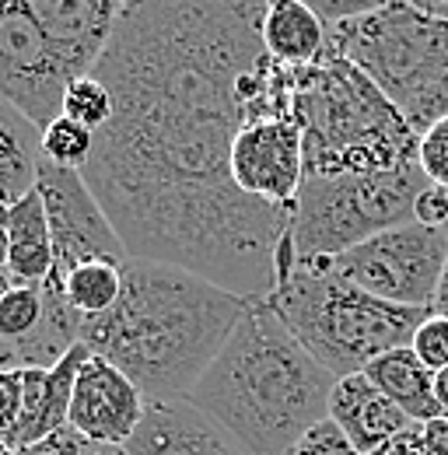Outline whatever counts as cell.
Masks as SVG:
<instances>
[{"label": "cell", "instance_id": "cell-25", "mask_svg": "<svg viewBox=\"0 0 448 455\" xmlns=\"http://www.w3.org/2000/svg\"><path fill=\"white\" fill-rule=\"evenodd\" d=\"M417 169L431 186L448 189V116L438 119L417 144Z\"/></svg>", "mask_w": 448, "mask_h": 455}, {"label": "cell", "instance_id": "cell-34", "mask_svg": "<svg viewBox=\"0 0 448 455\" xmlns=\"http://www.w3.org/2000/svg\"><path fill=\"white\" fill-rule=\"evenodd\" d=\"M11 368H21V354L14 343L0 340V371H11Z\"/></svg>", "mask_w": 448, "mask_h": 455}, {"label": "cell", "instance_id": "cell-23", "mask_svg": "<svg viewBox=\"0 0 448 455\" xmlns=\"http://www.w3.org/2000/svg\"><path fill=\"white\" fill-rule=\"evenodd\" d=\"M60 116H70V119H77L81 126L102 133L112 123V116H116L112 92L99 77H92V74H88V77H77V81L67 88V95H63V113Z\"/></svg>", "mask_w": 448, "mask_h": 455}, {"label": "cell", "instance_id": "cell-33", "mask_svg": "<svg viewBox=\"0 0 448 455\" xmlns=\"http://www.w3.org/2000/svg\"><path fill=\"white\" fill-rule=\"evenodd\" d=\"M431 312L442 315V319H448V259H445V270H442V284H438V294H435Z\"/></svg>", "mask_w": 448, "mask_h": 455}, {"label": "cell", "instance_id": "cell-10", "mask_svg": "<svg viewBox=\"0 0 448 455\" xmlns=\"http://www.w3.org/2000/svg\"><path fill=\"white\" fill-rule=\"evenodd\" d=\"M39 193L46 204V218L53 231V277L60 281L67 270H74L84 259H112L126 263L130 252L123 238L116 235L112 221L106 218L102 204L88 189L84 175L74 169H60L53 162H39Z\"/></svg>", "mask_w": 448, "mask_h": 455}, {"label": "cell", "instance_id": "cell-7", "mask_svg": "<svg viewBox=\"0 0 448 455\" xmlns=\"http://www.w3.org/2000/svg\"><path fill=\"white\" fill-rule=\"evenodd\" d=\"M428 186L417 165L368 175H305L291 211L298 263H330L347 249L413 221V200Z\"/></svg>", "mask_w": 448, "mask_h": 455}, {"label": "cell", "instance_id": "cell-24", "mask_svg": "<svg viewBox=\"0 0 448 455\" xmlns=\"http://www.w3.org/2000/svg\"><path fill=\"white\" fill-rule=\"evenodd\" d=\"M39 323H43V291L39 287H14L0 305V340H28Z\"/></svg>", "mask_w": 448, "mask_h": 455}, {"label": "cell", "instance_id": "cell-38", "mask_svg": "<svg viewBox=\"0 0 448 455\" xmlns=\"http://www.w3.org/2000/svg\"><path fill=\"white\" fill-rule=\"evenodd\" d=\"M0 455H18V452H11V449H7L4 442H0Z\"/></svg>", "mask_w": 448, "mask_h": 455}, {"label": "cell", "instance_id": "cell-4", "mask_svg": "<svg viewBox=\"0 0 448 455\" xmlns=\"http://www.w3.org/2000/svg\"><path fill=\"white\" fill-rule=\"evenodd\" d=\"M294 119L305 140V175H368L417 165L420 137L350 60L323 57L298 67Z\"/></svg>", "mask_w": 448, "mask_h": 455}, {"label": "cell", "instance_id": "cell-29", "mask_svg": "<svg viewBox=\"0 0 448 455\" xmlns=\"http://www.w3.org/2000/svg\"><path fill=\"white\" fill-rule=\"evenodd\" d=\"M21 410H25V368L0 371V442L4 445L14 438Z\"/></svg>", "mask_w": 448, "mask_h": 455}, {"label": "cell", "instance_id": "cell-37", "mask_svg": "<svg viewBox=\"0 0 448 455\" xmlns=\"http://www.w3.org/2000/svg\"><path fill=\"white\" fill-rule=\"evenodd\" d=\"M14 287H18V284H14V277H11L7 270H0V305H4V298H7Z\"/></svg>", "mask_w": 448, "mask_h": 455}, {"label": "cell", "instance_id": "cell-12", "mask_svg": "<svg viewBox=\"0 0 448 455\" xmlns=\"http://www.w3.org/2000/svg\"><path fill=\"white\" fill-rule=\"evenodd\" d=\"M148 410V396L106 357L88 354L70 399V424L92 442L126 449V442L137 435Z\"/></svg>", "mask_w": 448, "mask_h": 455}, {"label": "cell", "instance_id": "cell-19", "mask_svg": "<svg viewBox=\"0 0 448 455\" xmlns=\"http://www.w3.org/2000/svg\"><path fill=\"white\" fill-rule=\"evenodd\" d=\"M361 375L417 424L445 417L438 406V396H435V371L410 347H396L389 354L375 357Z\"/></svg>", "mask_w": 448, "mask_h": 455}, {"label": "cell", "instance_id": "cell-9", "mask_svg": "<svg viewBox=\"0 0 448 455\" xmlns=\"http://www.w3.org/2000/svg\"><path fill=\"white\" fill-rule=\"evenodd\" d=\"M70 84L28 0H0V99L46 130L63 113Z\"/></svg>", "mask_w": 448, "mask_h": 455}, {"label": "cell", "instance_id": "cell-11", "mask_svg": "<svg viewBox=\"0 0 448 455\" xmlns=\"http://www.w3.org/2000/svg\"><path fill=\"white\" fill-rule=\"evenodd\" d=\"M231 179L245 196L294 211L305 182V140L298 119L277 116L245 123L231 144Z\"/></svg>", "mask_w": 448, "mask_h": 455}, {"label": "cell", "instance_id": "cell-36", "mask_svg": "<svg viewBox=\"0 0 448 455\" xmlns=\"http://www.w3.org/2000/svg\"><path fill=\"white\" fill-rule=\"evenodd\" d=\"M4 214H7V207H0V270H7V256H11V238H7Z\"/></svg>", "mask_w": 448, "mask_h": 455}, {"label": "cell", "instance_id": "cell-31", "mask_svg": "<svg viewBox=\"0 0 448 455\" xmlns=\"http://www.w3.org/2000/svg\"><path fill=\"white\" fill-rule=\"evenodd\" d=\"M420 449L424 455H448V417L420 424Z\"/></svg>", "mask_w": 448, "mask_h": 455}, {"label": "cell", "instance_id": "cell-1", "mask_svg": "<svg viewBox=\"0 0 448 455\" xmlns=\"http://www.w3.org/2000/svg\"><path fill=\"white\" fill-rule=\"evenodd\" d=\"M260 0H126L92 70L116 116L84 182L133 259L182 267L238 298H270L291 211L245 196L231 144L294 116V67L263 50Z\"/></svg>", "mask_w": 448, "mask_h": 455}, {"label": "cell", "instance_id": "cell-5", "mask_svg": "<svg viewBox=\"0 0 448 455\" xmlns=\"http://www.w3.org/2000/svg\"><path fill=\"white\" fill-rule=\"evenodd\" d=\"M298 343L336 379L361 375L375 357L410 347L428 308H403L343 281L330 263H298L267 298Z\"/></svg>", "mask_w": 448, "mask_h": 455}, {"label": "cell", "instance_id": "cell-15", "mask_svg": "<svg viewBox=\"0 0 448 455\" xmlns=\"http://www.w3.org/2000/svg\"><path fill=\"white\" fill-rule=\"evenodd\" d=\"M92 350L77 343L63 361L53 368H25V410L14 427V438L7 442L11 452H25L28 445L50 438L70 424V399H74V382Z\"/></svg>", "mask_w": 448, "mask_h": 455}, {"label": "cell", "instance_id": "cell-32", "mask_svg": "<svg viewBox=\"0 0 448 455\" xmlns=\"http://www.w3.org/2000/svg\"><path fill=\"white\" fill-rule=\"evenodd\" d=\"M372 455H424V449H420V424H413L410 431L396 435L392 442H386L382 449H375Z\"/></svg>", "mask_w": 448, "mask_h": 455}, {"label": "cell", "instance_id": "cell-28", "mask_svg": "<svg viewBox=\"0 0 448 455\" xmlns=\"http://www.w3.org/2000/svg\"><path fill=\"white\" fill-rule=\"evenodd\" d=\"M287 455H361V452L350 445V438L326 417V420H319L316 427H308V431L298 438V445Z\"/></svg>", "mask_w": 448, "mask_h": 455}, {"label": "cell", "instance_id": "cell-14", "mask_svg": "<svg viewBox=\"0 0 448 455\" xmlns=\"http://www.w3.org/2000/svg\"><path fill=\"white\" fill-rule=\"evenodd\" d=\"M126 455H252L189 399H151Z\"/></svg>", "mask_w": 448, "mask_h": 455}, {"label": "cell", "instance_id": "cell-17", "mask_svg": "<svg viewBox=\"0 0 448 455\" xmlns=\"http://www.w3.org/2000/svg\"><path fill=\"white\" fill-rule=\"evenodd\" d=\"M7 238H11V256H7V274L18 287H43L53 277V231L46 218V204L39 186L21 196L18 204L7 207L4 214Z\"/></svg>", "mask_w": 448, "mask_h": 455}, {"label": "cell", "instance_id": "cell-27", "mask_svg": "<svg viewBox=\"0 0 448 455\" xmlns=\"http://www.w3.org/2000/svg\"><path fill=\"white\" fill-rule=\"evenodd\" d=\"M18 455H126V452L116 449V445L92 442V438H84V435L74 431V427H63V431H56L50 438L28 445L25 452H18Z\"/></svg>", "mask_w": 448, "mask_h": 455}, {"label": "cell", "instance_id": "cell-18", "mask_svg": "<svg viewBox=\"0 0 448 455\" xmlns=\"http://www.w3.org/2000/svg\"><path fill=\"white\" fill-rule=\"evenodd\" d=\"M260 36L267 57L280 67H312L326 53V21L305 0H270Z\"/></svg>", "mask_w": 448, "mask_h": 455}, {"label": "cell", "instance_id": "cell-8", "mask_svg": "<svg viewBox=\"0 0 448 455\" xmlns=\"http://www.w3.org/2000/svg\"><path fill=\"white\" fill-rule=\"evenodd\" d=\"M445 259L448 231L406 221L347 249L343 256L330 259V267L379 301L431 312Z\"/></svg>", "mask_w": 448, "mask_h": 455}, {"label": "cell", "instance_id": "cell-20", "mask_svg": "<svg viewBox=\"0 0 448 455\" xmlns=\"http://www.w3.org/2000/svg\"><path fill=\"white\" fill-rule=\"evenodd\" d=\"M43 130L0 99V207L18 204L39 182Z\"/></svg>", "mask_w": 448, "mask_h": 455}, {"label": "cell", "instance_id": "cell-6", "mask_svg": "<svg viewBox=\"0 0 448 455\" xmlns=\"http://www.w3.org/2000/svg\"><path fill=\"white\" fill-rule=\"evenodd\" d=\"M323 57H343L368 74L417 137L448 116V21L424 14L413 0L326 25Z\"/></svg>", "mask_w": 448, "mask_h": 455}, {"label": "cell", "instance_id": "cell-26", "mask_svg": "<svg viewBox=\"0 0 448 455\" xmlns=\"http://www.w3.org/2000/svg\"><path fill=\"white\" fill-rule=\"evenodd\" d=\"M410 350H413L431 371L448 368V319L431 312V315L417 326V333H413V340H410Z\"/></svg>", "mask_w": 448, "mask_h": 455}, {"label": "cell", "instance_id": "cell-35", "mask_svg": "<svg viewBox=\"0 0 448 455\" xmlns=\"http://www.w3.org/2000/svg\"><path fill=\"white\" fill-rule=\"evenodd\" d=\"M435 396H438V406H442V413L448 417V368L435 371Z\"/></svg>", "mask_w": 448, "mask_h": 455}, {"label": "cell", "instance_id": "cell-2", "mask_svg": "<svg viewBox=\"0 0 448 455\" xmlns=\"http://www.w3.org/2000/svg\"><path fill=\"white\" fill-rule=\"evenodd\" d=\"M245 308L249 298L182 267L130 256L119 301L106 315L84 319L81 343L116 364L148 403L186 399Z\"/></svg>", "mask_w": 448, "mask_h": 455}, {"label": "cell", "instance_id": "cell-22", "mask_svg": "<svg viewBox=\"0 0 448 455\" xmlns=\"http://www.w3.org/2000/svg\"><path fill=\"white\" fill-rule=\"evenodd\" d=\"M95 155V130L81 126L70 116H56L53 123L43 130V158L60 169L84 172V165Z\"/></svg>", "mask_w": 448, "mask_h": 455}, {"label": "cell", "instance_id": "cell-16", "mask_svg": "<svg viewBox=\"0 0 448 455\" xmlns=\"http://www.w3.org/2000/svg\"><path fill=\"white\" fill-rule=\"evenodd\" d=\"M330 420L350 438V445L361 455H372L417 424L392 399L382 396L364 375L336 379L333 396H330Z\"/></svg>", "mask_w": 448, "mask_h": 455}, {"label": "cell", "instance_id": "cell-13", "mask_svg": "<svg viewBox=\"0 0 448 455\" xmlns=\"http://www.w3.org/2000/svg\"><path fill=\"white\" fill-rule=\"evenodd\" d=\"M28 7L74 81L88 77L106 57L123 11L116 0H28Z\"/></svg>", "mask_w": 448, "mask_h": 455}, {"label": "cell", "instance_id": "cell-30", "mask_svg": "<svg viewBox=\"0 0 448 455\" xmlns=\"http://www.w3.org/2000/svg\"><path fill=\"white\" fill-rule=\"evenodd\" d=\"M413 221L424 228H442V231H448V189L428 182L420 189V196L413 200Z\"/></svg>", "mask_w": 448, "mask_h": 455}, {"label": "cell", "instance_id": "cell-3", "mask_svg": "<svg viewBox=\"0 0 448 455\" xmlns=\"http://www.w3.org/2000/svg\"><path fill=\"white\" fill-rule=\"evenodd\" d=\"M333 386L336 375L298 343L267 298H256L186 399L252 455H287L330 417Z\"/></svg>", "mask_w": 448, "mask_h": 455}, {"label": "cell", "instance_id": "cell-21", "mask_svg": "<svg viewBox=\"0 0 448 455\" xmlns=\"http://www.w3.org/2000/svg\"><path fill=\"white\" fill-rule=\"evenodd\" d=\"M123 267L126 263H112V259H84L74 270H67L60 281L56 277H50V281L60 284L70 312H77L81 319H95V315H106L119 301Z\"/></svg>", "mask_w": 448, "mask_h": 455}]
</instances>
